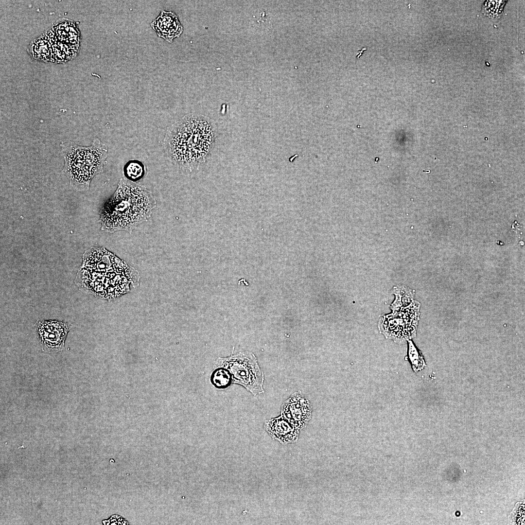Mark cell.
<instances>
[{"mask_svg":"<svg viewBox=\"0 0 525 525\" xmlns=\"http://www.w3.org/2000/svg\"><path fill=\"white\" fill-rule=\"evenodd\" d=\"M150 25L159 37L170 43L183 32L177 16L172 12L162 11Z\"/></svg>","mask_w":525,"mask_h":525,"instance_id":"10","label":"cell"},{"mask_svg":"<svg viewBox=\"0 0 525 525\" xmlns=\"http://www.w3.org/2000/svg\"><path fill=\"white\" fill-rule=\"evenodd\" d=\"M504 5V1H488L484 4L483 11L484 13L488 16L496 17L497 16H499Z\"/></svg>","mask_w":525,"mask_h":525,"instance_id":"14","label":"cell"},{"mask_svg":"<svg viewBox=\"0 0 525 525\" xmlns=\"http://www.w3.org/2000/svg\"><path fill=\"white\" fill-rule=\"evenodd\" d=\"M312 406L300 391L293 393L281 405L280 415L300 430L312 418Z\"/></svg>","mask_w":525,"mask_h":525,"instance_id":"8","label":"cell"},{"mask_svg":"<svg viewBox=\"0 0 525 525\" xmlns=\"http://www.w3.org/2000/svg\"><path fill=\"white\" fill-rule=\"evenodd\" d=\"M61 146L65 159L62 172L73 188L88 191L92 178L103 172L108 157L107 145L96 138L88 147L70 141L62 142Z\"/></svg>","mask_w":525,"mask_h":525,"instance_id":"4","label":"cell"},{"mask_svg":"<svg viewBox=\"0 0 525 525\" xmlns=\"http://www.w3.org/2000/svg\"><path fill=\"white\" fill-rule=\"evenodd\" d=\"M213 123L203 115H187L167 129L163 140L170 160L190 172L205 162L214 144Z\"/></svg>","mask_w":525,"mask_h":525,"instance_id":"2","label":"cell"},{"mask_svg":"<svg viewBox=\"0 0 525 525\" xmlns=\"http://www.w3.org/2000/svg\"><path fill=\"white\" fill-rule=\"evenodd\" d=\"M210 381L212 385L218 389L226 388L232 384L229 372L221 367L215 368L211 373Z\"/></svg>","mask_w":525,"mask_h":525,"instance_id":"12","label":"cell"},{"mask_svg":"<svg viewBox=\"0 0 525 525\" xmlns=\"http://www.w3.org/2000/svg\"><path fill=\"white\" fill-rule=\"evenodd\" d=\"M156 206L155 199L146 187L121 178L117 190L100 211L101 229L131 233L150 217Z\"/></svg>","mask_w":525,"mask_h":525,"instance_id":"3","label":"cell"},{"mask_svg":"<svg viewBox=\"0 0 525 525\" xmlns=\"http://www.w3.org/2000/svg\"><path fill=\"white\" fill-rule=\"evenodd\" d=\"M70 327L65 322L56 320H40L35 324V331L43 351L54 353L64 349Z\"/></svg>","mask_w":525,"mask_h":525,"instance_id":"7","label":"cell"},{"mask_svg":"<svg viewBox=\"0 0 525 525\" xmlns=\"http://www.w3.org/2000/svg\"><path fill=\"white\" fill-rule=\"evenodd\" d=\"M143 165L139 161L133 160L127 163L124 167L125 176L130 181H137L141 178L144 174Z\"/></svg>","mask_w":525,"mask_h":525,"instance_id":"13","label":"cell"},{"mask_svg":"<svg viewBox=\"0 0 525 525\" xmlns=\"http://www.w3.org/2000/svg\"><path fill=\"white\" fill-rule=\"evenodd\" d=\"M264 427L273 438L282 444L294 442L298 438L299 430L281 415L266 420Z\"/></svg>","mask_w":525,"mask_h":525,"instance_id":"9","label":"cell"},{"mask_svg":"<svg viewBox=\"0 0 525 525\" xmlns=\"http://www.w3.org/2000/svg\"><path fill=\"white\" fill-rule=\"evenodd\" d=\"M393 289L396 298L390 306L392 310L407 306L413 301L414 292L411 289L403 286H398Z\"/></svg>","mask_w":525,"mask_h":525,"instance_id":"11","label":"cell"},{"mask_svg":"<svg viewBox=\"0 0 525 525\" xmlns=\"http://www.w3.org/2000/svg\"><path fill=\"white\" fill-rule=\"evenodd\" d=\"M139 272L104 247H92L83 255L75 282L81 290L107 300L115 299L138 285Z\"/></svg>","mask_w":525,"mask_h":525,"instance_id":"1","label":"cell"},{"mask_svg":"<svg viewBox=\"0 0 525 525\" xmlns=\"http://www.w3.org/2000/svg\"><path fill=\"white\" fill-rule=\"evenodd\" d=\"M420 304L413 300L407 306L392 310L379 322L380 332L386 338L402 343L414 337L419 319Z\"/></svg>","mask_w":525,"mask_h":525,"instance_id":"6","label":"cell"},{"mask_svg":"<svg viewBox=\"0 0 525 525\" xmlns=\"http://www.w3.org/2000/svg\"><path fill=\"white\" fill-rule=\"evenodd\" d=\"M409 354L411 358V361L413 364V367L415 370H418L422 368L424 366V362L421 356L418 353L414 346L413 345L411 341H409Z\"/></svg>","mask_w":525,"mask_h":525,"instance_id":"15","label":"cell"},{"mask_svg":"<svg viewBox=\"0 0 525 525\" xmlns=\"http://www.w3.org/2000/svg\"><path fill=\"white\" fill-rule=\"evenodd\" d=\"M224 368L229 372L232 383L240 385L253 395L264 392V376L255 354L249 351L219 357L214 368Z\"/></svg>","mask_w":525,"mask_h":525,"instance_id":"5","label":"cell"}]
</instances>
